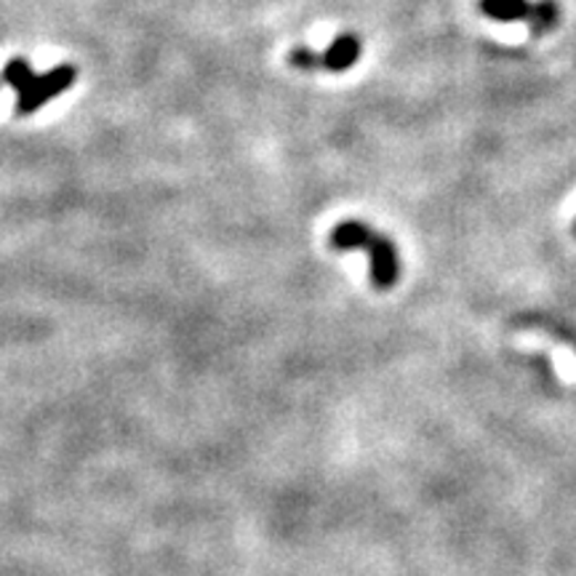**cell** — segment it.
Returning a JSON list of instances; mask_svg holds the SVG:
<instances>
[{
	"label": "cell",
	"instance_id": "8992f818",
	"mask_svg": "<svg viewBox=\"0 0 576 576\" xmlns=\"http://www.w3.org/2000/svg\"><path fill=\"white\" fill-rule=\"evenodd\" d=\"M291 64H294V67H300V70H323V56L318 54V51H313V49H304V46H300V49H294L291 51Z\"/></svg>",
	"mask_w": 576,
	"mask_h": 576
},
{
	"label": "cell",
	"instance_id": "5b68a950",
	"mask_svg": "<svg viewBox=\"0 0 576 576\" xmlns=\"http://www.w3.org/2000/svg\"><path fill=\"white\" fill-rule=\"evenodd\" d=\"M32 75H35V73H32L30 62L22 60V56H17V60H11L9 64H6V70H3V83H6V86L14 88V92H19V88H22L24 83H28Z\"/></svg>",
	"mask_w": 576,
	"mask_h": 576
},
{
	"label": "cell",
	"instance_id": "277c9868",
	"mask_svg": "<svg viewBox=\"0 0 576 576\" xmlns=\"http://www.w3.org/2000/svg\"><path fill=\"white\" fill-rule=\"evenodd\" d=\"M360 51H364V46H360V41L355 35H349V32H345V35H336L332 46H328L321 54L323 56V70H332V73H345V70H349L355 62L360 60Z\"/></svg>",
	"mask_w": 576,
	"mask_h": 576
},
{
	"label": "cell",
	"instance_id": "3957f363",
	"mask_svg": "<svg viewBox=\"0 0 576 576\" xmlns=\"http://www.w3.org/2000/svg\"><path fill=\"white\" fill-rule=\"evenodd\" d=\"M75 77H77V70L67 62L56 64L54 70H49V73L43 75H32L30 81L17 92V113L19 115L38 113V109L54 100V96L67 92V88L75 83Z\"/></svg>",
	"mask_w": 576,
	"mask_h": 576
},
{
	"label": "cell",
	"instance_id": "6da1fadb",
	"mask_svg": "<svg viewBox=\"0 0 576 576\" xmlns=\"http://www.w3.org/2000/svg\"><path fill=\"white\" fill-rule=\"evenodd\" d=\"M332 249L334 251H353V249L368 251V256H371V283L379 291L392 289L395 283H398V275H400L398 251H395L390 238H385L381 232L371 230L368 224L355 222V219L336 224V228L332 230Z\"/></svg>",
	"mask_w": 576,
	"mask_h": 576
},
{
	"label": "cell",
	"instance_id": "7a4b0ae2",
	"mask_svg": "<svg viewBox=\"0 0 576 576\" xmlns=\"http://www.w3.org/2000/svg\"><path fill=\"white\" fill-rule=\"evenodd\" d=\"M481 11L496 22H517L526 19L534 35L549 32L558 24V3L555 0H481Z\"/></svg>",
	"mask_w": 576,
	"mask_h": 576
},
{
	"label": "cell",
	"instance_id": "52a82bcc",
	"mask_svg": "<svg viewBox=\"0 0 576 576\" xmlns=\"http://www.w3.org/2000/svg\"><path fill=\"white\" fill-rule=\"evenodd\" d=\"M574 232H576V222H574Z\"/></svg>",
	"mask_w": 576,
	"mask_h": 576
}]
</instances>
